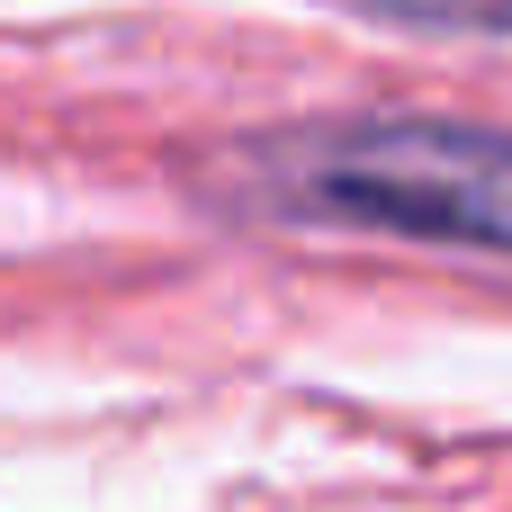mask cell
Listing matches in <instances>:
<instances>
[{
    "label": "cell",
    "instance_id": "6da1fadb",
    "mask_svg": "<svg viewBox=\"0 0 512 512\" xmlns=\"http://www.w3.org/2000/svg\"><path fill=\"white\" fill-rule=\"evenodd\" d=\"M261 216L405 234L450 252H512V135L459 117H351L297 126L243 153Z\"/></svg>",
    "mask_w": 512,
    "mask_h": 512
}]
</instances>
